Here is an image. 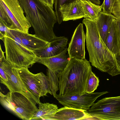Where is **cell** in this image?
<instances>
[{"mask_svg": "<svg viewBox=\"0 0 120 120\" xmlns=\"http://www.w3.org/2000/svg\"><path fill=\"white\" fill-rule=\"evenodd\" d=\"M42 2L47 4L51 8H53V5L55 1L54 0H40Z\"/></svg>", "mask_w": 120, "mask_h": 120, "instance_id": "f1b7e54d", "label": "cell"}, {"mask_svg": "<svg viewBox=\"0 0 120 120\" xmlns=\"http://www.w3.org/2000/svg\"><path fill=\"white\" fill-rule=\"evenodd\" d=\"M47 75L49 89L52 93V95L55 98L57 94L56 92L59 90V73L52 71L48 68Z\"/></svg>", "mask_w": 120, "mask_h": 120, "instance_id": "44dd1931", "label": "cell"}, {"mask_svg": "<svg viewBox=\"0 0 120 120\" xmlns=\"http://www.w3.org/2000/svg\"><path fill=\"white\" fill-rule=\"evenodd\" d=\"M93 3L98 5L100 4L101 2L100 0H88Z\"/></svg>", "mask_w": 120, "mask_h": 120, "instance_id": "1f68e13d", "label": "cell"}, {"mask_svg": "<svg viewBox=\"0 0 120 120\" xmlns=\"http://www.w3.org/2000/svg\"><path fill=\"white\" fill-rule=\"evenodd\" d=\"M92 67L86 59H69L65 68L59 73V94L63 96L85 94L87 79Z\"/></svg>", "mask_w": 120, "mask_h": 120, "instance_id": "3957f363", "label": "cell"}, {"mask_svg": "<svg viewBox=\"0 0 120 120\" xmlns=\"http://www.w3.org/2000/svg\"><path fill=\"white\" fill-rule=\"evenodd\" d=\"M8 28L0 19V38L3 41L5 36V33Z\"/></svg>", "mask_w": 120, "mask_h": 120, "instance_id": "4316f807", "label": "cell"}, {"mask_svg": "<svg viewBox=\"0 0 120 120\" xmlns=\"http://www.w3.org/2000/svg\"><path fill=\"white\" fill-rule=\"evenodd\" d=\"M112 13L116 18V19L120 20V0H116Z\"/></svg>", "mask_w": 120, "mask_h": 120, "instance_id": "484cf974", "label": "cell"}, {"mask_svg": "<svg viewBox=\"0 0 120 120\" xmlns=\"http://www.w3.org/2000/svg\"><path fill=\"white\" fill-rule=\"evenodd\" d=\"M85 36L82 23H80L75 29L68 48L70 59H85Z\"/></svg>", "mask_w": 120, "mask_h": 120, "instance_id": "8fae6325", "label": "cell"}, {"mask_svg": "<svg viewBox=\"0 0 120 120\" xmlns=\"http://www.w3.org/2000/svg\"><path fill=\"white\" fill-rule=\"evenodd\" d=\"M105 44L115 57L120 55L116 20V19H113L112 20Z\"/></svg>", "mask_w": 120, "mask_h": 120, "instance_id": "ac0fdd59", "label": "cell"}, {"mask_svg": "<svg viewBox=\"0 0 120 120\" xmlns=\"http://www.w3.org/2000/svg\"><path fill=\"white\" fill-rule=\"evenodd\" d=\"M10 37H11V33H10Z\"/></svg>", "mask_w": 120, "mask_h": 120, "instance_id": "d6a6232c", "label": "cell"}, {"mask_svg": "<svg viewBox=\"0 0 120 120\" xmlns=\"http://www.w3.org/2000/svg\"><path fill=\"white\" fill-rule=\"evenodd\" d=\"M54 0V6L57 21L58 24H60L63 21L61 14L60 11L61 7L64 5L72 2L78 0Z\"/></svg>", "mask_w": 120, "mask_h": 120, "instance_id": "603a6c76", "label": "cell"}, {"mask_svg": "<svg viewBox=\"0 0 120 120\" xmlns=\"http://www.w3.org/2000/svg\"><path fill=\"white\" fill-rule=\"evenodd\" d=\"M0 5L12 21L14 30L29 33V30L31 25L24 16V10L19 0H0Z\"/></svg>", "mask_w": 120, "mask_h": 120, "instance_id": "9c48e42d", "label": "cell"}, {"mask_svg": "<svg viewBox=\"0 0 120 120\" xmlns=\"http://www.w3.org/2000/svg\"><path fill=\"white\" fill-rule=\"evenodd\" d=\"M0 19H1L9 28L14 30V24L8 14L2 7L0 6Z\"/></svg>", "mask_w": 120, "mask_h": 120, "instance_id": "cb8c5ba5", "label": "cell"}, {"mask_svg": "<svg viewBox=\"0 0 120 120\" xmlns=\"http://www.w3.org/2000/svg\"><path fill=\"white\" fill-rule=\"evenodd\" d=\"M9 30L17 41L20 39L24 46L33 52L45 47L49 43L40 38L35 34H27L10 29Z\"/></svg>", "mask_w": 120, "mask_h": 120, "instance_id": "5bb4252c", "label": "cell"}, {"mask_svg": "<svg viewBox=\"0 0 120 120\" xmlns=\"http://www.w3.org/2000/svg\"><path fill=\"white\" fill-rule=\"evenodd\" d=\"M0 60H1L2 59L3 57L4 56V52H3L2 49L1 45H0Z\"/></svg>", "mask_w": 120, "mask_h": 120, "instance_id": "4dcf8cb0", "label": "cell"}, {"mask_svg": "<svg viewBox=\"0 0 120 120\" xmlns=\"http://www.w3.org/2000/svg\"><path fill=\"white\" fill-rule=\"evenodd\" d=\"M116 0H104L101 5L102 11L108 14H111Z\"/></svg>", "mask_w": 120, "mask_h": 120, "instance_id": "d4e9b609", "label": "cell"}, {"mask_svg": "<svg viewBox=\"0 0 120 120\" xmlns=\"http://www.w3.org/2000/svg\"><path fill=\"white\" fill-rule=\"evenodd\" d=\"M108 93L105 91L66 96L57 94L55 98L64 106L87 110L98 98Z\"/></svg>", "mask_w": 120, "mask_h": 120, "instance_id": "30bf717a", "label": "cell"}, {"mask_svg": "<svg viewBox=\"0 0 120 120\" xmlns=\"http://www.w3.org/2000/svg\"><path fill=\"white\" fill-rule=\"evenodd\" d=\"M115 58L117 64L120 70V55L116 56Z\"/></svg>", "mask_w": 120, "mask_h": 120, "instance_id": "f546056e", "label": "cell"}, {"mask_svg": "<svg viewBox=\"0 0 120 120\" xmlns=\"http://www.w3.org/2000/svg\"><path fill=\"white\" fill-rule=\"evenodd\" d=\"M88 111L93 118L98 119L120 120V96L98 100Z\"/></svg>", "mask_w": 120, "mask_h": 120, "instance_id": "52a82bcc", "label": "cell"}, {"mask_svg": "<svg viewBox=\"0 0 120 120\" xmlns=\"http://www.w3.org/2000/svg\"><path fill=\"white\" fill-rule=\"evenodd\" d=\"M6 59L17 68L29 67L35 63L37 56L32 51L12 38L5 35L3 40Z\"/></svg>", "mask_w": 120, "mask_h": 120, "instance_id": "5b68a950", "label": "cell"}, {"mask_svg": "<svg viewBox=\"0 0 120 120\" xmlns=\"http://www.w3.org/2000/svg\"><path fill=\"white\" fill-rule=\"evenodd\" d=\"M1 65L8 79L2 83L5 85L10 92H18L24 94L34 103L39 104L41 102L27 89L20 77L17 68L6 59L4 56L0 61Z\"/></svg>", "mask_w": 120, "mask_h": 120, "instance_id": "ba28073f", "label": "cell"}, {"mask_svg": "<svg viewBox=\"0 0 120 120\" xmlns=\"http://www.w3.org/2000/svg\"><path fill=\"white\" fill-rule=\"evenodd\" d=\"M93 118L87 110L64 106L58 109L53 114L50 120H83Z\"/></svg>", "mask_w": 120, "mask_h": 120, "instance_id": "9a60e30c", "label": "cell"}, {"mask_svg": "<svg viewBox=\"0 0 120 120\" xmlns=\"http://www.w3.org/2000/svg\"><path fill=\"white\" fill-rule=\"evenodd\" d=\"M84 12V18L96 21L99 13L101 11L102 6L95 4L88 0H81Z\"/></svg>", "mask_w": 120, "mask_h": 120, "instance_id": "ffe728a7", "label": "cell"}, {"mask_svg": "<svg viewBox=\"0 0 120 120\" xmlns=\"http://www.w3.org/2000/svg\"><path fill=\"white\" fill-rule=\"evenodd\" d=\"M67 52L66 47L60 53L54 56L43 58L37 57L35 62L45 65L52 71L59 73L65 68L69 60Z\"/></svg>", "mask_w": 120, "mask_h": 120, "instance_id": "7c38bea8", "label": "cell"}, {"mask_svg": "<svg viewBox=\"0 0 120 120\" xmlns=\"http://www.w3.org/2000/svg\"><path fill=\"white\" fill-rule=\"evenodd\" d=\"M60 11L63 21L75 20L85 16L81 0L63 5Z\"/></svg>", "mask_w": 120, "mask_h": 120, "instance_id": "2e32d148", "label": "cell"}, {"mask_svg": "<svg viewBox=\"0 0 120 120\" xmlns=\"http://www.w3.org/2000/svg\"><path fill=\"white\" fill-rule=\"evenodd\" d=\"M68 39L64 36L57 37L49 42L46 46L33 52L37 57H48L57 55L61 52L67 47Z\"/></svg>", "mask_w": 120, "mask_h": 120, "instance_id": "4fadbf2b", "label": "cell"}, {"mask_svg": "<svg viewBox=\"0 0 120 120\" xmlns=\"http://www.w3.org/2000/svg\"><path fill=\"white\" fill-rule=\"evenodd\" d=\"M26 17L33 27L35 34L50 42L57 37L53 28L57 21L55 12L40 0H19Z\"/></svg>", "mask_w": 120, "mask_h": 120, "instance_id": "7a4b0ae2", "label": "cell"}, {"mask_svg": "<svg viewBox=\"0 0 120 120\" xmlns=\"http://www.w3.org/2000/svg\"><path fill=\"white\" fill-rule=\"evenodd\" d=\"M82 22L86 28V45L92 65L112 76L120 74L116 58L100 37L96 21L84 18Z\"/></svg>", "mask_w": 120, "mask_h": 120, "instance_id": "6da1fadb", "label": "cell"}, {"mask_svg": "<svg viewBox=\"0 0 120 120\" xmlns=\"http://www.w3.org/2000/svg\"><path fill=\"white\" fill-rule=\"evenodd\" d=\"M99 80L98 77L92 71L89 75L86 88V93H93L99 86Z\"/></svg>", "mask_w": 120, "mask_h": 120, "instance_id": "7402d4cb", "label": "cell"}, {"mask_svg": "<svg viewBox=\"0 0 120 120\" xmlns=\"http://www.w3.org/2000/svg\"><path fill=\"white\" fill-rule=\"evenodd\" d=\"M116 18L111 14L102 11L99 14L96 21L97 29L101 39L105 43L113 20Z\"/></svg>", "mask_w": 120, "mask_h": 120, "instance_id": "e0dca14e", "label": "cell"}, {"mask_svg": "<svg viewBox=\"0 0 120 120\" xmlns=\"http://www.w3.org/2000/svg\"><path fill=\"white\" fill-rule=\"evenodd\" d=\"M17 69L27 89L39 101L40 97L46 96L48 93L52 95L49 88L47 76L43 72L34 74L29 71L27 67Z\"/></svg>", "mask_w": 120, "mask_h": 120, "instance_id": "8992f818", "label": "cell"}, {"mask_svg": "<svg viewBox=\"0 0 120 120\" xmlns=\"http://www.w3.org/2000/svg\"><path fill=\"white\" fill-rule=\"evenodd\" d=\"M0 95L2 105L23 120H31L38 109L36 104L21 93L9 92L4 95L0 92Z\"/></svg>", "mask_w": 120, "mask_h": 120, "instance_id": "277c9868", "label": "cell"}, {"mask_svg": "<svg viewBox=\"0 0 120 120\" xmlns=\"http://www.w3.org/2000/svg\"><path fill=\"white\" fill-rule=\"evenodd\" d=\"M58 109L56 105L49 103L38 104L37 111L34 115L31 120H50L53 114Z\"/></svg>", "mask_w": 120, "mask_h": 120, "instance_id": "d6986e66", "label": "cell"}, {"mask_svg": "<svg viewBox=\"0 0 120 120\" xmlns=\"http://www.w3.org/2000/svg\"><path fill=\"white\" fill-rule=\"evenodd\" d=\"M116 20L117 34L120 49V20L116 19Z\"/></svg>", "mask_w": 120, "mask_h": 120, "instance_id": "83f0119b", "label": "cell"}]
</instances>
